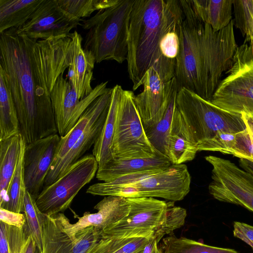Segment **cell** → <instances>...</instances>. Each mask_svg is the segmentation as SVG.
I'll return each mask as SVG.
<instances>
[{"instance_id": "16", "label": "cell", "mask_w": 253, "mask_h": 253, "mask_svg": "<svg viewBox=\"0 0 253 253\" xmlns=\"http://www.w3.org/2000/svg\"><path fill=\"white\" fill-rule=\"evenodd\" d=\"M60 140V136L56 133L26 145L24 156L25 185L27 190L35 199L43 189Z\"/></svg>"}, {"instance_id": "25", "label": "cell", "mask_w": 253, "mask_h": 253, "mask_svg": "<svg viewBox=\"0 0 253 253\" xmlns=\"http://www.w3.org/2000/svg\"><path fill=\"white\" fill-rule=\"evenodd\" d=\"M75 241V238H70L52 216L45 215L41 253H74Z\"/></svg>"}, {"instance_id": "3", "label": "cell", "mask_w": 253, "mask_h": 253, "mask_svg": "<svg viewBox=\"0 0 253 253\" xmlns=\"http://www.w3.org/2000/svg\"><path fill=\"white\" fill-rule=\"evenodd\" d=\"M182 15L180 0H135L129 20L126 59L133 90L142 85L151 67L165 81L174 77L176 63L163 57L160 45Z\"/></svg>"}, {"instance_id": "31", "label": "cell", "mask_w": 253, "mask_h": 253, "mask_svg": "<svg viewBox=\"0 0 253 253\" xmlns=\"http://www.w3.org/2000/svg\"><path fill=\"white\" fill-rule=\"evenodd\" d=\"M58 5L74 17L82 20L96 10L111 7L119 0H56Z\"/></svg>"}, {"instance_id": "10", "label": "cell", "mask_w": 253, "mask_h": 253, "mask_svg": "<svg viewBox=\"0 0 253 253\" xmlns=\"http://www.w3.org/2000/svg\"><path fill=\"white\" fill-rule=\"evenodd\" d=\"M98 169L93 155L82 157L56 181L44 187L36 199L40 211L51 216L67 210L80 190L94 178Z\"/></svg>"}, {"instance_id": "5", "label": "cell", "mask_w": 253, "mask_h": 253, "mask_svg": "<svg viewBox=\"0 0 253 253\" xmlns=\"http://www.w3.org/2000/svg\"><path fill=\"white\" fill-rule=\"evenodd\" d=\"M191 177L187 166L171 164L163 170L126 175L113 181L95 183L86 193L99 196L128 198H161L169 201L182 200L190 190Z\"/></svg>"}, {"instance_id": "36", "label": "cell", "mask_w": 253, "mask_h": 253, "mask_svg": "<svg viewBox=\"0 0 253 253\" xmlns=\"http://www.w3.org/2000/svg\"><path fill=\"white\" fill-rule=\"evenodd\" d=\"M233 232L235 237L247 244L253 251V226L242 222L234 221Z\"/></svg>"}, {"instance_id": "34", "label": "cell", "mask_w": 253, "mask_h": 253, "mask_svg": "<svg viewBox=\"0 0 253 253\" xmlns=\"http://www.w3.org/2000/svg\"><path fill=\"white\" fill-rule=\"evenodd\" d=\"M168 204L164 221L152 236L159 242L166 235H170L173 231L182 227L184 224L187 216V211L185 209L175 206L173 202L169 201Z\"/></svg>"}, {"instance_id": "39", "label": "cell", "mask_w": 253, "mask_h": 253, "mask_svg": "<svg viewBox=\"0 0 253 253\" xmlns=\"http://www.w3.org/2000/svg\"><path fill=\"white\" fill-rule=\"evenodd\" d=\"M159 242L154 237L149 238L145 245L136 253H161L158 246Z\"/></svg>"}, {"instance_id": "11", "label": "cell", "mask_w": 253, "mask_h": 253, "mask_svg": "<svg viewBox=\"0 0 253 253\" xmlns=\"http://www.w3.org/2000/svg\"><path fill=\"white\" fill-rule=\"evenodd\" d=\"M205 159L212 166L209 191L212 197L253 212V176L229 160L212 155Z\"/></svg>"}, {"instance_id": "20", "label": "cell", "mask_w": 253, "mask_h": 253, "mask_svg": "<svg viewBox=\"0 0 253 253\" xmlns=\"http://www.w3.org/2000/svg\"><path fill=\"white\" fill-rule=\"evenodd\" d=\"M198 152L196 144L176 107L165 149V156L171 164L192 161Z\"/></svg>"}, {"instance_id": "27", "label": "cell", "mask_w": 253, "mask_h": 253, "mask_svg": "<svg viewBox=\"0 0 253 253\" xmlns=\"http://www.w3.org/2000/svg\"><path fill=\"white\" fill-rule=\"evenodd\" d=\"M20 133L17 114L9 88L0 75V140Z\"/></svg>"}, {"instance_id": "17", "label": "cell", "mask_w": 253, "mask_h": 253, "mask_svg": "<svg viewBox=\"0 0 253 253\" xmlns=\"http://www.w3.org/2000/svg\"><path fill=\"white\" fill-rule=\"evenodd\" d=\"M95 213H84L78 221L71 224L63 214L58 213L51 215L59 224L62 230L72 239L80 230L93 226L102 231L110 225L119 222L126 216L129 211L127 199L123 197L108 196L104 197L94 207Z\"/></svg>"}, {"instance_id": "37", "label": "cell", "mask_w": 253, "mask_h": 253, "mask_svg": "<svg viewBox=\"0 0 253 253\" xmlns=\"http://www.w3.org/2000/svg\"><path fill=\"white\" fill-rule=\"evenodd\" d=\"M0 220L8 225L19 228L24 227L26 223L25 214L17 213L0 208Z\"/></svg>"}, {"instance_id": "2", "label": "cell", "mask_w": 253, "mask_h": 253, "mask_svg": "<svg viewBox=\"0 0 253 253\" xmlns=\"http://www.w3.org/2000/svg\"><path fill=\"white\" fill-rule=\"evenodd\" d=\"M183 18L179 27V46L175 79L178 91L187 89L210 100L224 73L231 67L237 47L232 20L215 32L197 16L191 0H180Z\"/></svg>"}, {"instance_id": "15", "label": "cell", "mask_w": 253, "mask_h": 253, "mask_svg": "<svg viewBox=\"0 0 253 253\" xmlns=\"http://www.w3.org/2000/svg\"><path fill=\"white\" fill-rule=\"evenodd\" d=\"M82 20L63 10L56 0H42L28 21L17 29L33 40L69 35Z\"/></svg>"}, {"instance_id": "23", "label": "cell", "mask_w": 253, "mask_h": 253, "mask_svg": "<svg viewBox=\"0 0 253 253\" xmlns=\"http://www.w3.org/2000/svg\"><path fill=\"white\" fill-rule=\"evenodd\" d=\"M122 89V86L118 84L113 87L107 116L101 133L93 145L92 155L96 159L98 167L114 158L111 148L115 132L118 102Z\"/></svg>"}, {"instance_id": "29", "label": "cell", "mask_w": 253, "mask_h": 253, "mask_svg": "<svg viewBox=\"0 0 253 253\" xmlns=\"http://www.w3.org/2000/svg\"><path fill=\"white\" fill-rule=\"evenodd\" d=\"M147 238H116L100 236L87 253H136L147 243Z\"/></svg>"}, {"instance_id": "41", "label": "cell", "mask_w": 253, "mask_h": 253, "mask_svg": "<svg viewBox=\"0 0 253 253\" xmlns=\"http://www.w3.org/2000/svg\"><path fill=\"white\" fill-rule=\"evenodd\" d=\"M34 253H41L40 250L36 247Z\"/></svg>"}, {"instance_id": "40", "label": "cell", "mask_w": 253, "mask_h": 253, "mask_svg": "<svg viewBox=\"0 0 253 253\" xmlns=\"http://www.w3.org/2000/svg\"><path fill=\"white\" fill-rule=\"evenodd\" d=\"M239 167L250 173L253 176V162L247 160L240 159L239 161Z\"/></svg>"}, {"instance_id": "28", "label": "cell", "mask_w": 253, "mask_h": 253, "mask_svg": "<svg viewBox=\"0 0 253 253\" xmlns=\"http://www.w3.org/2000/svg\"><path fill=\"white\" fill-rule=\"evenodd\" d=\"M159 249L161 253H238L234 249L211 246L172 234L162 240Z\"/></svg>"}, {"instance_id": "22", "label": "cell", "mask_w": 253, "mask_h": 253, "mask_svg": "<svg viewBox=\"0 0 253 253\" xmlns=\"http://www.w3.org/2000/svg\"><path fill=\"white\" fill-rule=\"evenodd\" d=\"M195 12L204 23L210 25L214 31H219L232 20L234 0H191Z\"/></svg>"}, {"instance_id": "14", "label": "cell", "mask_w": 253, "mask_h": 253, "mask_svg": "<svg viewBox=\"0 0 253 253\" xmlns=\"http://www.w3.org/2000/svg\"><path fill=\"white\" fill-rule=\"evenodd\" d=\"M142 85V91L134 96V101L146 129L154 126L163 118L178 88L175 77L165 81L153 67L146 72Z\"/></svg>"}, {"instance_id": "32", "label": "cell", "mask_w": 253, "mask_h": 253, "mask_svg": "<svg viewBox=\"0 0 253 253\" xmlns=\"http://www.w3.org/2000/svg\"><path fill=\"white\" fill-rule=\"evenodd\" d=\"M24 207L28 231L41 253L42 227L45 215L40 211L35 198L27 190L24 197Z\"/></svg>"}, {"instance_id": "12", "label": "cell", "mask_w": 253, "mask_h": 253, "mask_svg": "<svg viewBox=\"0 0 253 253\" xmlns=\"http://www.w3.org/2000/svg\"><path fill=\"white\" fill-rule=\"evenodd\" d=\"M126 216L101 231V235L116 238H151L163 224L168 202L151 197L126 198Z\"/></svg>"}, {"instance_id": "18", "label": "cell", "mask_w": 253, "mask_h": 253, "mask_svg": "<svg viewBox=\"0 0 253 253\" xmlns=\"http://www.w3.org/2000/svg\"><path fill=\"white\" fill-rule=\"evenodd\" d=\"M171 165L168 158L163 155L153 158L129 159L113 158L98 167L96 177L99 180L108 182L129 174L163 170Z\"/></svg>"}, {"instance_id": "38", "label": "cell", "mask_w": 253, "mask_h": 253, "mask_svg": "<svg viewBox=\"0 0 253 253\" xmlns=\"http://www.w3.org/2000/svg\"><path fill=\"white\" fill-rule=\"evenodd\" d=\"M242 118L246 126L251 140V162H253V115L242 114Z\"/></svg>"}, {"instance_id": "21", "label": "cell", "mask_w": 253, "mask_h": 253, "mask_svg": "<svg viewBox=\"0 0 253 253\" xmlns=\"http://www.w3.org/2000/svg\"><path fill=\"white\" fill-rule=\"evenodd\" d=\"M24 140L20 133L0 140V206L5 202Z\"/></svg>"}, {"instance_id": "35", "label": "cell", "mask_w": 253, "mask_h": 253, "mask_svg": "<svg viewBox=\"0 0 253 253\" xmlns=\"http://www.w3.org/2000/svg\"><path fill=\"white\" fill-rule=\"evenodd\" d=\"M181 17L166 32L160 42V49L164 58L176 63L179 46V27L183 18Z\"/></svg>"}, {"instance_id": "6", "label": "cell", "mask_w": 253, "mask_h": 253, "mask_svg": "<svg viewBox=\"0 0 253 253\" xmlns=\"http://www.w3.org/2000/svg\"><path fill=\"white\" fill-rule=\"evenodd\" d=\"M135 0H119L115 5L98 10L81 22L86 30L84 48L93 56L95 63L126 60L128 23Z\"/></svg>"}, {"instance_id": "30", "label": "cell", "mask_w": 253, "mask_h": 253, "mask_svg": "<svg viewBox=\"0 0 253 253\" xmlns=\"http://www.w3.org/2000/svg\"><path fill=\"white\" fill-rule=\"evenodd\" d=\"M178 91L173 95L166 113L161 120L154 126L145 129L146 135L155 149L165 156V149L173 115L176 107V98Z\"/></svg>"}, {"instance_id": "13", "label": "cell", "mask_w": 253, "mask_h": 253, "mask_svg": "<svg viewBox=\"0 0 253 253\" xmlns=\"http://www.w3.org/2000/svg\"><path fill=\"white\" fill-rule=\"evenodd\" d=\"M61 74L50 93V99L58 134L63 137L75 126L83 113L98 97L109 89L108 82L97 84L90 94L81 100L75 88Z\"/></svg>"}, {"instance_id": "9", "label": "cell", "mask_w": 253, "mask_h": 253, "mask_svg": "<svg viewBox=\"0 0 253 253\" xmlns=\"http://www.w3.org/2000/svg\"><path fill=\"white\" fill-rule=\"evenodd\" d=\"M134 94L122 90L112 145L114 159L153 158L159 155L150 142L134 101Z\"/></svg>"}, {"instance_id": "7", "label": "cell", "mask_w": 253, "mask_h": 253, "mask_svg": "<svg viewBox=\"0 0 253 253\" xmlns=\"http://www.w3.org/2000/svg\"><path fill=\"white\" fill-rule=\"evenodd\" d=\"M112 91L113 88H109L105 93L95 99L71 130L64 136L60 137L58 149L46 177L44 187L56 181L94 145L104 125Z\"/></svg>"}, {"instance_id": "26", "label": "cell", "mask_w": 253, "mask_h": 253, "mask_svg": "<svg viewBox=\"0 0 253 253\" xmlns=\"http://www.w3.org/2000/svg\"><path fill=\"white\" fill-rule=\"evenodd\" d=\"M26 145L24 139L17 167L7 190L5 202L0 206V208L17 213L24 212V197L27 190L24 167Z\"/></svg>"}, {"instance_id": "8", "label": "cell", "mask_w": 253, "mask_h": 253, "mask_svg": "<svg viewBox=\"0 0 253 253\" xmlns=\"http://www.w3.org/2000/svg\"><path fill=\"white\" fill-rule=\"evenodd\" d=\"M228 75L218 84L210 101L229 112L253 115V46L237 47Z\"/></svg>"}, {"instance_id": "33", "label": "cell", "mask_w": 253, "mask_h": 253, "mask_svg": "<svg viewBox=\"0 0 253 253\" xmlns=\"http://www.w3.org/2000/svg\"><path fill=\"white\" fill-rule=\"evenodd\" d=\"M234 25L253 46V0H234Z\"/></svg>"}, {"instance_id": "1", "label": "cell", "mask_w": 253, "mask_h": 253, "mask_svg": "<svg viewBox=\"0 0 253 253\" xmlns=\"http://www.w3.org/2000/svg\"><path fill=\"white\" fill-rule=\"evenodd\" d=\"M72 37L35 41L17 28L0 33V75L9 88L26 144L58 132L50 95L71 63Z\"/></svg>"}, {"instance_id": "4", "label": "cell", "mask_w": 253, "mask_h": 253, "mask_svg": "<svg viewBox=\"0 0 253 253\" xmlns=\"http://www.w3.org/2000/svg\"><path fill=\"white\" fill-rule=\"evenodd\" d=\"M176 104L198 151L220 152L228 135L246 129L242 115L229 112L184 88Z\"/></svg>"}, {"instance_id": "24", "label": "cell", "mask_w": 253, "mask_h": 253, "mask_svg": "<svg viewBox=\"0 0 253 253\" xmlns=\"http://www.w3.org/2000/svg\"><path fill=\"white\" fill-rule=\"evenodd\" d=\"M42 0H0V33L26 23Z\"/></svg>"}, {"instance_id": "19", "label": "cell", "mask_w": 253, "mask_h": 253, "mask_svg": "<svg viewBox=\"0 0 253 253\" xmlns=\"http://www.w3.org/2000/svg\"><path fill=\"white\" fill-rule=\"evenodd\" d=\"M73 53L69 67V81L76 89L78 98L82 100L91 93L93 69L95 63L93 55L82 46L83 38L76 31L73 33Z\"/></svg>"}]
</instances>
